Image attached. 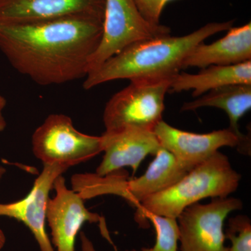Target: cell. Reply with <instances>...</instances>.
Instances as JSON below:
<instances>
[{
  "label": "cell",
  "mask_w": 251,
  "mask_h": 251,
  "mask_svg": "<svg viewBox=\"0 0 251 251\" xmlns=\"http://www.w3.org/2000/svg\"><path fill=\"white\" fill-rule=\"evenodd\" d=\"M154 227L156 244L152 248H143L142 251H178L179 227L177 219L149 214L145 216Z\"/></svg>",
  "instance_id": "17"
},
{
  "label": "cell",
  "mask_w": 251,
  "mask_h": 251,
  "mask_svg": "<svg viewBox=\"0 0 251 251\" xmlns=\"http://www.w3.org/2000/svg\"><path fill=\"white\" fill-rule=\"evenodd\" d=\"M172 80L130 81L106 104L103 112L105 131L126 128L153 130L163 120L165 97Z\"/></svg>",
  "instance_id": "4"
},
{
  "label": "cell",
  "mask_w": 251,
  "mask_h": 251,
  "mask_svg": "<svg viewBox=\"0 0 251 251\" xmlns=\"http://www.w3.org/2000/svg\"><path fill=\"white\" fill-rule=\"evenodd\" d=\"M171 34V28L146 21L135 0H105L103 34L89 62L88 74L130 44Z\"/></svg>",
  "instance_id": "5"
},
{
  "label": "cell",
  "mask_w": 251,
  "mask_h": 251,
  "mask_svg": "<svg viewBox=\"0 0 251 251\" xmlns=\"http://www.w3.org/2000/svg\"><path fill=\"white\" fill-rule=\"evenodd\" d=\"M154 156L145 174L126 183L125 199L135 205L174 186L191 171L166 149L161 148Z\"/></svg>",
  "instance_id": "14"
},
{
  "label": "cell",
  "mask_w": 251,
  "mask_h": 251,
  "mask_svg": "<svg viewBox=\"0 0 251 251\" xmlns=\"http://www.w3.org/2000/svg\"><path fill=\"white\" fill-rule=\"evenodd\" d=\"M105 0H0V24L36 22L65 16L103 20Z\"/></svg>",
  "instance_id": "12"
},
{
  "label": "cell",
  "mask_w": 251,
  "mask_h": 251,
  "mask_svg": "<svg viewBox=\"0 0 251 251\" xmlns=\"http://www.w3.org/2000/svg\"><path fill=\"white\" fill-rule=\"evenodd\" d=\"M203 107L224 110L229 117V126L241 142L239 152L251 155L250 138L239 130V122L251 108V84H237L214 89L192 101L183 104L181 111H191Z\"/></svg>",
  "instance_id": "15"
},
{
  "label": "cell",
  "mask_w": 251,
  "mask_h": 251,
  "mask_svg": "<svg viewBox=\"0 0 251 251\" xmlns=\"http://www.w3.org/2000/svg\"><path fill=\"white\" fill-rule=\"evenodd\" d=\"M104 156L95 174L105 176L130 167L134 175L149 154L155 155L162 148L153 130L137 128L105 131L101 135Z\"/></svg>",
  "instance_id": "11"
},
{
  "label": "cell",
  "mask_w": 251,
  "mask_h": 251,
  "mask_svg": "<svg viewBox=\"0 0 251 251\" xmlns=\"http://www.w3.org/2000/svg\"><path fill=\"white\" fill-rule=\"evenodd\" d=\"M6 169L4 167L0 166V181L2 179L3 176H4L5 173H6Z\"/></svg>",
  "instance_id": "23"
},
{
  "label": "cell",
  "mask_w": 251,
  "mask_h": 251,
  "mask_svg": "<svg viewBox=\"0 0 251 251\" xmlns=\"http://www.w3.org/2000/svg\"><path fill=\"white\" fill-rule=\"evenodd\" d=\"M234 21L210 23L191 34L171 35L140 41L130 44L89 73L83 87L91 90L109 81L128 79L172 80L179 74L186 56L210 36L227 31Z\"/></svg>",
  "instance_id": "2"
},
{
  "label": "cell",
  "mask_w": 251,
  "mask_h": 251,
  "mask_svg": "<svg viewBox=\"0 0 251 251\" xmlns=\"http://www.w3.org/2000/svg\"><path fill=\"white\" fill-rule=\"evenodd\" d=\"M30 192L16 202L0 203V216H6L23 223L35 238L41 251H55L46 229L49 193L56 179L69 169L62 165H44Z\"/></svg>",
  "instance_id": "10"
},
{
  "label": "cell",
  "mask_w": 251,
  "mask_h": 251,
  "mask_svg": "<svg viewBox=\"0 0 251 251\" xmlns=\"http://www.w3.org/2000/svg\"><path fill=\"white\" fill-rule=\"evenodd\" d=\"M103 20L65 16L0 24V50L20 74L38 85H61L87 76Z\"/></svg>",
  "instance_id": "1"
},
{
  "label": "cell",
  "mask_w": 251,
  "mask_h": 251,
  "mask_svg": "<svg viewBox=\"0 0 251 251\" xmlns=\"http://www.w3.org/2000/svg\"><path fill=\"white\" fill-rule=\"evenodd\" d=\"M241 178L227 156L218 151L174 186L142 201L137 206L135 221L145 227L149 214L177 219L186 208L204 198H227L237 189Z\"/></svg>",
  "instance_id": "3"
},
{
  "label": "cell",
  "mask_w": 251,
  "mask_h": 251,
  "mask_svg": "<svg viewBox=\"0 0 251 251\" xmlns=\"http://www.w3.org/2000/svg\"><path fill=\"white\" fill-rule=\"evenodd\" d=\"M53 189L56 194L49 199L46 220L51 230V242L57 251H75L77 234L86 222L100 223L103 234L109 238L103 218L85 207L83 198L67 187L62 175L56 179Z\"/></svg>",
  "instance_id": "8"
},
{
  "label": "cell",
  "mask_w": 251,
  "mask_h": 251,
  "mask_svg": "<svg viewBox=\"0 0 251 251\" xmlns=\"http://www.w3.org/2000/svg\"><path fill=\"white\" fill-rule=\"evenodd\" d=\"M6 105V99L0 94V132L3 131L6 128V122L3 115V110Z\"/></svg>",
  "instance_id": "21"
},
{
  "label": "cell",
  "mask_w": 251,
  "mask_h": 251,
  "mask_svg": "<svg viewBox=\"0 0 251 251\" xmlns=\"http://www.w3.org/2000/svg\"><path fill=\"white\" fill-rule=\"evenodd\" d=\"M237 84H251V61L233 65H212L198 74L179 73L171 81L173 92L192 90L193 97H199L214 89Z\"/></svg>",
  "instance_id": "16"
},
{
  "label": "cell",
  "mask_w": 251,
  "mask_h": 251,
  "mask_svg": "<svg viewBox=\"0 0 251 251\" xmlns=\"http://www.w3.org/2000/svg\"><path fill=\"white\" fill-rule=\"evenodd\" d=\"M173 0H135L142 16L153 25H160V18L165 6Z\"/></svg>",
  "instance_id": "19"
},
{
  "label": "cell",
  "mask_w": 251,
  "mask_h": 251,
  "mask_svg": "<svg viewBox=\"0 0 251 251\" xmlns=\"http://www.w3.org/2000/svg\"><path fill=\"white\" fill-rule=\"evenodd\" d=\"M162 148L190 171L210 158L224 147L237 148L241 142L230 128L214 130L208 133H195L175 128L164 121L160 122L153 130Z\"/></svg>",
  "instance_id": "9"
},
{
  "label": "cell",
  "mask_w": 251,
  "mask_h": 251,
  "mask_svg": "<svg viewBox=\"0 0 251 251\" xmlns=\"http://www.w3.org/2000/svg\"><path fill=\"white\" fill-rule=\"evenodd\" d=\"M251 61V23L231 27L221 39L198 44L186 56L181 69L212 65H233Z\"/></svg>",
  "instance_id": "13"
},
{
  "label": "cell",
  "mask_w": 251,
  "mask_h": 251,
  "mask_svg": "<svg viewBox=\"0 0 251 251\" xmlns=\"http://www.w3.org/2000/svg\"><path fill=\"white\" fill-rule=\"evenodd\" d=\"M81 249L82 251H97L94 248L93 244L91 242L90 239L85 235L84 232L80 233ZM127 251H137L135 250Z\"/></svg>",
  "instance_id": "20"
},
{
  "label": "cell",
  "mask_w": 251,
  "mask_h": 251,
  "mask_svg": "<svg viewBox=\"0 0 251 251\" xmlns=\"http://www.w3.org/2000/svg\"><path fill=\"white\" fill-rule=\"evenodd\" d=\"M243 208L235 198H213L209 204L195 203L177 218L181 251H228L225 246V220Z\"/></svg>",
  "instance_id": "7"
},
{
  "label": "cell",
  "mask_w": 251,
  "mask_h": 251,
  "mask_svg": "<svg viewBox=\"0 0 251 251\" xmlns=\"http://www.w3.org/2000/svg\"><path fill=\"white\" fill-rule=\"evenodd\" d=\"M225 236L232 244L228 251H251V219L244 215L231 218Z\"/></svg>",
  "instance_id": "18"
},
{
  "label": "cell",
  "mask_w": 251,
  "mask_h": 251,
  "mask_svg": "<svg viewBox=\"0 0 251 251\" xmlns=\"http://www.w3.org/2000/svg\"><path fill=\"white\" fill-rule=\"evenodd\" d=\"M5 242H6V237H5L3 231L0 229V251L4 247Z\"/></svg>",
  "instance_id": "22"
},
{
  "label": "cell",
  "mask_w": 251,
  "mask_h": 251,
  "mask_svg": "<svg viewBox=\"0 0 251 251\" xmlns=\"http://www.w3.org/2000/svg\"><path fill=\"white\" fill-rule=\"evenodd\" d=\"M33 153L44 165L71 168L103 151L101 136L78 131L72 119L62 114L49 115L32 135Z\"/></svg>",
  "instance_id": "6"
}]
</instances>
